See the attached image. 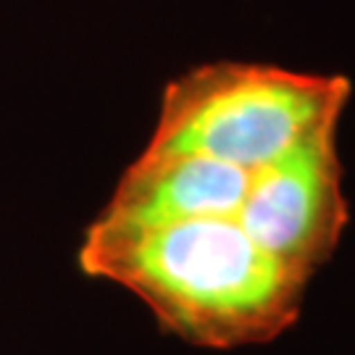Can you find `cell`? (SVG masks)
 <instances>
[{"label":"cell","instance_id":"1","mask_svg":"<svg viewBox=\"0 0 355 355\" xmlns=\"http://www.w3.org/2000/svg\"><path fill=\"white\" fill-rule=\"evenodd\" d=\"M79 268L150 308L161 329L198 347L261 345L300 316L311 277L279 263L232 218L111 221L85 232Z\"/></svg>","mask_w":355,"mask_h":355},{"label":"cell","instance_id":"3","mask_svg":"<svg viewBox=\"0 0 355 355\" xmlns=\"http://www.w3.org/2000/svg\"><path fill=\"white\" fill-rule=\"evenodd\" d=\"M232 221L279 263L313 277L337 250L347 227L337 132L279 164L255 168Z\"/></svg>","mask_w":355,"mask_h":355},{"label":"cell","instance_id":"2","mask_svg":"<svg viewBox=\"0 0 355 355\" xmlns=\"http://www.w3.org/2000/svg\"><path fill=\"white\" fill-rule=\"evenodd\" d=\"M350 89L340 74L242 61L198 66L166 85L148 145L263 168L337 132Z\"/></svg>","mask_w":355,"mask_h":355}]
</instances>
